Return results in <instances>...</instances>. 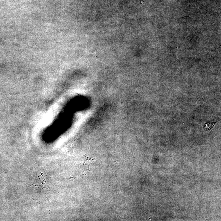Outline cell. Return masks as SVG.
Listing matches in <instances>:
<instances>
[{
	"label": "cell",
	"instance_id": "obj_1",
	"mask_svg": "<svg viewBox=\"0 0 221 221\" xmlns=\"http://www.w3.org/2000/svg\"><path fill=\"white\" fill-rule=\"evenodd\" d=\"M217 122H213V123H205L203 126V128L205 131H209L213 129L215 124Z\"/></svg>",
	"mask_w": 221,
	"mask_h": 221
}]
</instances>
